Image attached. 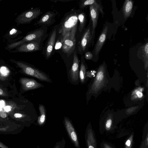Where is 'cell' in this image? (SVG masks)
<instances>
[{
    "label": "cell",
    "instance_id": "obj_20",
    "mask_svg": "<svg viewBox=\"0 0 148 148\" xmlns=\"http://www.w3.org/2000/svg\"><path fill=\"white\" fill-rule=\"evenodd\" d=\"M40 115L38 118V122L39 125H41L45 123V111L44 106L40 105L39 107Z\"/></svg>",
    "mask_w": 148,
    "mask_h": 148
},
{
    "label": "cell",
    "instance_id": "obj_13",
    "mask_svg": "<svg viewBox=\"0 0 148 148\" xmlns=\"http://www.w3.org/2000/svg\"><path fill=\"white\" fill-rule=\"evenodd\" d=\"M79 60L76 50L73 54V62L70 74L72 81L75 82L78 79Z\"/></svg>",
    "mask_w": 148,
    "mask_h": 148
},
{
    "label": "cell",
    "instance_id": "obj_8",
    "mask_svg": "<svg viewBox=\"0 0 148 148\" xmlns=\"http://www.w3.org/2000/svg\"><path fill=\"white\" fill-rule=\"evenodd\" d=\"M41 41H34L22 44L10 52H28L38 51L41 48Z\"/></svg>",
    "mask_w": 148,
    "mask_h": 148
},
{
    "label": "cell",
    "instance_id": "obj_6",
    "mask_svg": "<svg viewBox=\"0 0 148 148\" xmlns=\"http://www.w3.org/2000/svg\"><path fill=\"white\" fill-rule=\"evenodd\" d=\"M105 67L104 65L99 68L96 77L91 86L90 91L94 92L99 90L104 85L105 82Z\"/></svg>",
    "mask_w": 148,
    "mask_h": 148
},
{
    "label": "cell",
    "instance_id": "obj_22",
    "mask_svg": "<svg viewBox=\"0 0 148 148\" xmlns=\"http://www.w3.org/2000/svg\"><path fill=\"white\" fill-rule=\"evenodd\" d=\"M97 3V1L95 0H83L80 3L79 8L80 9H82L87 5L90 6Z\"/></svg>",
    "mask_w": 148,
    "mask_h": 148
},
{
    "label": "cell",
    "instance_id": "obj_34",
    "mask_svg": "<svg viewBox=\"0 0 148 148\" xmlns=\"http://www.w3.org/2000/svg\"><path fill=\"white\" fill-rule=\"evenodd\" d=\"M4 105V102L3 101H0V107L2 108Z\"/></svg>",
    "mask_w": 148,
    "mask_h": 148
},
{
    "label": "cell",
    "instance_id": "obj_38",
    "mask_svg": "<svg viewBox=\"0 0 148 148\" xmlns=\"http://www.w3.org/2000/svg\"><path fill=\"white\" fill-rule=\"evenodd\" d=\"M55 148H59V147L58 146H57Z\"/></svg>",
    "mask_w": 148,
    "mask_h": 148
},
{
    "label": "cell",
    "instance_id": "obj_12",
    "mask_svg": "<svg viewBox=\"0 0 148 148\" xmlns=\"http://www.w3.org/2000/svg\"><path fill=\"white\" fill-rule=\"evenodd\" d=\"M20 82L23 90L25 91L34 89L43 86L35 80L27 78H21Z\"/></svg>",
    "mask_w": 148,
    "mask_h": 148
},
{
    "label": "cell",
    "instance_id": "obj_11",
    "mask_svg": "<svg viewBox=\"0 0 148 148\" xmlns=\"http://www.w3.org/2000/svg\"><path fill=\"white\" fill-rule=\"evenodd\" d=\"M57 14L54 10L47 12L35 23L34 25L47 27L50 26L55 22V17Z\"/></svg>",
    "mask_w": 148,
    "mask_h": 148
},
{
    "label": "cell",
    "instance_id": "obj_26",
    "mask_svg": "<svg viewBox=\"0 0 148 148\" xmlns=\"http://www.w3.org/2000/svg\"><path fill=\"white\" fill-rule=\"evenodd\" d=\"M141 91L139 90H135L134 92V94H133L135 97H137L139 98H142L143 96V94Z\"/></svg>",
    "mask_w": 148,
    "mask_h": 148
},
{
    "label": "cell",
    "instance_id": "obj_4",
    "mask_svg": "<svg viewBox=\"0 0 148 148\" xmlns=\"http://www.w3.org/2000/svg\"><path fill=\"white\" fill-rule=\"evenodd\" d=\"M10 60L16 64L25 74L34 77L40 80L51 82V80L49 77L44 73L38 70L21 61H17L12 59H10Z\"/></svg>",
    "mask_w": 148,
    "mask_h": 148
},
{
    "label": "cell",
    "instance_id": "obj_23",
    "mask_svg": "<svg viewBox=\"0 0 148 148\" xmlns=\"http://www.w3.org/2000/svg\"><path fill=\"white\" fill-rule=\"evenodd\" d=\"M133 134H132L127 140L125 143V148H131L133 140Z\"/></svg>",
    "mask_w": 148,
    "mask_h": 148
},
{
    "label": "cell",
    "instance_id": "obj_33",
    "mask_svg": "<svg viewBox=\"0 0 148 148\" xmlns=\"http://www.w3.org/2000/svg\"><path fill=\"white\" fill-rule=\"evenodd\" d=\"M14 116L16 118L21 117L22 116V115L19 113H16L14 114Z\"/></svg>",
    "mask_w": 148,
    "mask_h": 148
},
{
    "label": "cell",
    "instance_id": "obj_27",
    "mask_svg": "<svg viewBox=\"0 0 148 148\" xmlns=\"http://www.w3.org/2000/svg\"><path fill=\"white\" fill-rule=\"evenodd\" d=\"M138 106L132 107L127 109L126 111L127 114H129L135 111L138 108Z\"/></svg>",
    "mask_w": 148,
    "mask_h": 148
},
{
    "label": "cell",
    "instance_id": "obj_17",
    "mask_svg": "<svg viewBox=\"0 0 148 148\" xmlns=\"http://www.w3.org/2000/svg\"><path fill=\"white\" fill-rule=\"evenodd\" d=\"M87 144L88 148H97L96 141L93 132L91 129L87 130Z\"/></svg>",
    "mask_w": 148,
    "mask_h": 148
},
{
    "label": "cell",
    "instance_id": "obj_32",
    "mask_svg": "<svg viewBox=\"0 0 148 148\" xmlns=\"http://www.w3.org/2000/svg\"><path fill=\"white\" fill-rule=\"evenodd\" d=\"M103 147L104 148H112L110 145L106 143L103 144Z\"/></svg>",
    "mask_w": 148,
    "mask_h": 148
},
{
    "label": "cell",
    "instance_id": "obj_25",
    "mask_svg": "<svg viewBox=\"0 0 148 148\" xmlns=\"http://www.w3.org/2000/svg\"><path fill=\"white\" fill-rule=\"evenodd\" d=\"M112 123V121L111 119H108L105 123V128L107 130H109L111 128Z\"/></svg>",
    "mask_w": 148,
    "mask_h": 148
},
{
    "label": "cell",
    "instance_id": "obj_29",
    "mask_svg": "<svg viewBox=\"0 0 148 148\" xmlns=\"http://www.w3.org/2000/svg\"><path fill=\"white\" fill-rule=\"evenodd\" d=\"M85 58L87 60L91 59L93 57L92 53L91 52H88L85 54Z\"/></svg>",
    "mask_w": 148,
    "mask_h": 148
},
{
    "label": "cell",
    "instance_id": "obj_2",
    "mask_svg": "<svg viewBox=\"0 0 148 148\" xmlns=\"http://www.w3.org/2000/svg\"><path fill=\"white\" fill-rule=\"evenodd\" d=\"M77 26L74 27L64 36L60 38L61 50L67 56L73 53L75 51Z\"/></svg>",
    "mask_w": 148,
    "mask_h": 148
},
{
    "label": "cell",
    "instance_id": "obj_14",
    "mask_svg": "<svg viewBox=\"0 0 148 148\" xmlns=\"http://www.w3.org/2000/svg\"><path fill=\"white\" fill-rule=\"evenodd\" d=\"M108 27L106 26L102 29L94 48V54L97 56L99 53L106 40Z\"/></svg>",
    "mask_w": 148,
    "mask_h": 148
},
{
    "label": "cell",
    "instance_id": "obj_39",
    "mask_svg": "<svg viewBox=\"0 0 148 148\" xmlns=\"http://www.w3.org/2000/svg\"></svg>",
    "mask_w": 148,
    "mask_h": 148
},
{
    "label": "cell",
    "instance_id": "obj_3",
    "mask_svg": "<svg viewBox=\"0 0 148 148\" xmlns=\"http://www.w3.org/2000/svg\"><path fill=\"white\" fill-rule=\"evenodd\" d=\"M47 31V27H42L29 32L21 40L9 45L7 49H11L24 44L34 41H41Z\"/></svg>",
    "mask_w": 148,
    "mask_h": 148
},
{
    "label": "cell",
    "instance_id": "obj_9",
    "mask_svg": "<svg viewBox=\"0 0 148 148\" xmlns=\"http://www.w3.org/2000/svg\"><path fill=\"white\" fill-rule=\"evenodd\" d=\"M90 15L92 22V29L91 31L92 38L97 25L99 15V11L103 17L104 12L100 5L97 2L89 6Z\"/></svg>",
    "mask_w": 148,
    "mask_h": 148
},
{
    "label": "cell",
    "instance_id": "obj_36",
    "mask_svg": "<svg viewBox=\"0 0 148 148\" xmlns=\"http://www.w3.org/2000/svg\"><path fill=\"white\" fill-rule=\"evenodd\" d=\"M0 79L2 80H5V78L4 77L2 76L1 74H0Z\"/></svg>",
    "mask_w": 148,
    "mask_h": 148
},
{
    "label": "cell",
    "instance_id": "obj_31",
    "mask_svg": "<svg viewBox=\"0 0 148 148\" xmlns=\"http://www.w3.org/2000/svg\"><path fill=\"white\" fill-rule=\"evenodd\" d=\"M4 110L6 112H8L10 111L12 109V107L10 106H5L4 108Z\"/></svg>",
    "mask_w": 148,
    "mask_h": 148
},
{
    "label": "cell",
    "instance_id": "obj_15",
    "mask_svg": "<svg viewBox=\"0 0 148 148\" xmlns=\"http://www.w3.org/2000/svg\"><path fill=\"white\" fill-rule=\"evenodd\" d=\"M64 121L66 128L71 139L75 146L77 148H79L77 136L73 127L70 121L67 118L64 119Z\"/></svg>",
    "mask_w": 148,
    "mask_h": 148
},
{
    "label": "cell",
    "instance_id": "obj_19",
    "mask_svg": "<svg viewBox=\"0 0 148 148\" xmlns=\"http://www.w3.org/2000/svg\"><path fill=\"white\" fill-rule=\"evenodd\" d=\"M84 56L83 55L81 56V62L79 71V77L82 83L84 82L86 71V68L84 62Z\"/></svg>",
    "mask_w": 148,
    "mask_h": 148
},
{
    "label": "cell",
    "instance_id": "obj_16",
    "mask_svg": "<svg viewBox=\"0 0 148 148\" xmlns=\"http://www.w3.org/2000/svg\"><path fill=\"white\" fill-rule=\"evenodd\" d=\"M133 2L131 0H125L123 8V12L124 18L126 19L130 15L132 11Z\"/></svg>",
    "mask_w": 148,
    "mask_h": 148
},
{
    "label": "cell",
    "instance_id": "obj_18",
    "mask_svg": "<svg viewBox=\"0 0 148 148\" xmlns=\"http://www.w3.org/2000/svg\"><path fill=\"white\" fill-rule=\"evenodd\" d=\"M78 18L80 24L78 29L79 32H81L84 28L86 22V16L84 12H81L78 15Z\"/></svg>",
    "mask_w": 148,
    "mask_h": 148
},
{
    "label": "cell",
    "instance_id": "obj_5",
    "mask_svg": "<svg viewBox=\"0 0 148 148\" xmlns=\"http://www.w3.org/2000/svg\"><path fill=\"white\" fill-rule=\"evenodd\" d=\"M42 13L40 9L36 8L24 11L16 18L15 21L18 26L20 24L30 23Z\"/></svg>",
    "mask_w": 148,
    "mask_h": 148
},
{
    "label": "cell",
    "instance_id": "obj_28",
    "mask_svg": "<svg viewBox=\"0 0 148 148\" xmlns=\"http://www.w3.org/2000/svg\"><path fill=\"white\" fill-rule=\"evenodd\" d=\"M0 116L3 118H5L7 116L5 111L0 107Z\"/></svg>",
    "mask_w": 148,
    "mask_h": 148
},
{
    "label": "cell",
    "instance_id": "obj_7",
    "mask_svg": "<svg viewBox=\"0 0 148 148\" xmlns=\"http://www.w3.org/2000/svg\"><path fill=\"white\" fill-rule=\"evenodd\" d=\"M91 25L90 23L78 43V49L79 54H82L85 52L92 39Z\"/></svg>",
    "mask_w": 148,
    "mask_h": 148
},
{
    "label": "cell",
    "instance_id": "obj_10",
    "mask_svg": "<svg viewBox=\"0 0 148 148\" xmlns=\"http://www.w3.org/2000/svg\"><path fill=\"white\" fill-rule=\"evenodd\" d=\"M58 26L56 25L50 32L45 46V55L47 59L51 56L54 47Z\"/></svg>",
    "mask_w": 148,
    "mask_h": 148
},
{
    "label": "cell",
    "instance_id": "obj_35",
    "mask_svg": "<svg viewBox=\"0 0 148 148\" xmlns=\"http://www.w3.org/2000/svg\"><path fill=\"white\" fill-rule=\"evenodd\" d=\"M0 95H1V96L5 95L4 94L3 92V91L1 88H0Z\"/></svg>",
    "mask_w": 148,
    "mask_h": 148
},
{
    "label": "cell",
    "instance_id": "obj_37",
    "mask_svg": "<svg viewBox=\"0 0 148 148\" xmlns=\"http://www.w3.org/2000/svg\"><path fill=\"white\" fill-rule=\"evenodd\" d=\"M148 135L147 134V137H146V144H147V145H148Z\"/></svg>",
    "mask_w": 148,
    "mask_h": 148
},
{
    "label": "cell",
    "instance_id": "obj_1",
    "mask_svg": "<svg viewBox=\"0 0 148 148\" xmlns=\"http://www.w3.org/2000/svg\"><path fill=\"white\" fill-rule=\"evenodd\" d=\"M78 15L75 10L70 11L66 14L59 25L58 32L60 34V38L77 25Z\"/></svg>",
    "mask_w": 148,
    "mask_h": 148
},
{
    "label": "cell",
    "instance_id": "obj_21",
    "mask_svg": "<svg viewBox=\"0 0 148 148\" xmlns=\"http://www.w3.org/2000/svg\"><path fill=\"white\" fill-rule=\"evenodd\" d=\"M142 51L144 58L145 68L148 67V43L147 42L142 47Z\"/></svg>",
    "mask_w": 148,
    "mask_h": 148
},
{
    "label": "cell",
    "instance_id": "obj_30",
    "mask_svg": "<svg viewBox=\"0 0 148 148\" xmlns=\"http://www.w3.org/2000/svg\"><path fill=\"white\" fill-rule=\"evenodd\" d=\"M18 30L15 28L12 29L10 32L9 36H12L15 34L17 32Z\"/></svg>",
    "mask_w": 148,
    "mask_h": 148
},
{
    "label": "cell",
    "instance_id": "obj_24",
    "mask_svg": "<svg viewBox=\"0 0 148 148\" xmlns=\"http://www.w3.org/2000/svg\"><path fill=\"white\" fill-rule=\"evenodd\" d=\"M0 74L3 77L7 76L9 73V71L5 66H2L0 69Z\"/></svg>",
    "mask_w": 148,
    "mask_h": 148
}]
</instances>
